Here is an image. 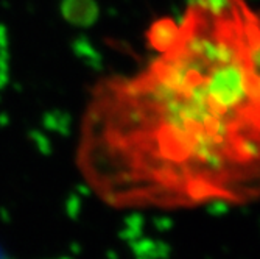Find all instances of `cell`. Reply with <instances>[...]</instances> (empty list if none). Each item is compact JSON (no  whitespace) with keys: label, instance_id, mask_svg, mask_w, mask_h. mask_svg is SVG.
I'll list each match as a JSON object with an SVG mask.
<instances>
[{"label":"cell","instance_id":"6da1fadb","mask_svg":"<svg viewBox=\"0 0 260 259\" xmlns=\"http://www.w3.org/2000/svg\"><path fill=\"white\" fill-rule=\"evenodd\" d=\"M148 44L144 69L90 89L78 147L87 180L123 208L260 200V8L190 0Z\"/></svg>","mask_w":260,"mask_h":259},{"label":"cell","instance_id":"7a4b0ae2","mask_svg":"<svg viewBox=\"0 0 260 259\" xmlns=\"http://www.w3.org/2000/svg\"><path fill=\"white\" fill-rule=\"evenodd\" d=\"M0 259H4V256H2V253H0Z\"/></svg>","mask_w":260,"mask_h":259}]
</instances>
